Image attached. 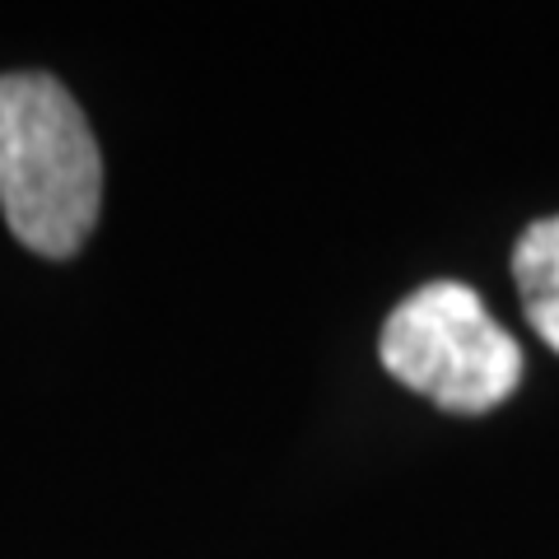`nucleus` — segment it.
Instances as JSON below:
<instances>
[{
	"label": "nucleus",
	"mask_w": 559,
	"mask_h": 559,
	"mask_svg": "<svg viewBox=\"0 0 559 559\" xmlns=\"http://www.w3.org/2000/svg\"><path fill=\"white\" fill-rule=\"evenodd\" d=\"M103 154L80 103L43 70L0 75V210L38 257H75L98 224Z\"/></svg>",
	"instance_id": "1"
},
{
	"label": "nucleus",
	"mask_w": 559,
	"mask_h": 559,
	"mask_svg": "<svg viewBox=\"0 0 559 559\" xmlns=\"http://www.w3.org/2000/svg\"><path fill=\"white\" fill-rule=\"evenodd\" d=\"M382 369L452 415H480L522 382V349L462 280H429L406 294L378 341Z\"/></svg>",
	"instance_id": "2"
},
{
	"label": "nucleus",
	"mask_w": 559,
	"mask_h": 559,
	"mask_svg": "<svg viewBox=\"0 0 559 559\" xmlns=\"http://www.w3.org/2000/svg\"><path fill=\"white\" fill-rule=\"evenodd\" d=\"M513 280L536 336L559 355V215L522 229L513 248Z\"/></svg>",
	"instance_id": "3"
}]
</instances>
